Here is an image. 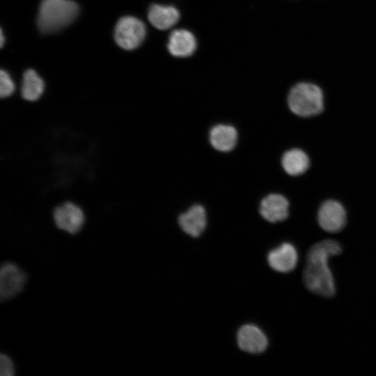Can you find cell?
Returning <instances> with one entry per match:
<instances>
[{
  "instance_id": "obj_4",
  "label": "cell",
  "mask_w": 376,
  "mask_h": 376,
  "mask_svg": "<svg viewBox=\"0 0 376 376\" xmlns=\"http://www.w3.org/2000/svg\"><path fill=\"white\" fill-rule=\"evenodd\" d=\"M146 36V27L140 19L126 16L117 22L114 38L116 43L123 49L132 50L138 47Z\"/></svg>"
},
{
  "instance_id": "obj_17",
  "label": "cell",
  "mask_w": 376,
  "mask_h": 376,
  "mask_svg": "<svg viewBox=\"0 0 376 376\" xmlns=\"http://www.w3.org/2000/svg\"><path fill=\"white\" fill-rule=\"evenodd\" d=\"M15 84L8 75L3 70H1L0 73V96L1 98H5L10 96L15 91Z\"/></svg>"
},
{
  "instance_id": "obj_2",
  "label": "cell",
  "mask_w": 376,
  "mask_h": 376,
  "mask_svg": "<svg viewBox=\"0 0 376 376\" xmlns=\"http://www.w3.org/2000/svg\"><path fill=\"white\" fill-rule=\"evenodd\" d=\"M78 5L72 0H42L39 7L37 24L43 33L61 30L77 16Z\"/></svg>"
},
{
  "instance_id": "obj_12",
  "label": "cell",
  "mask_w": 376,
  "mask_h": 376,
  "mask_svg": "<svg viewBox=\"0 0 376 376\" xmlns=\"http://www.w3.org/2000/svg\"><path fill=\"white\" fill-rule=\"evenodd\" d=\"M167 47L169 52L173 56L187 57L195 52L196 40L190 31L185 29H176L171 33Z\"/></svg>"
},
{
  "instance_id": "obj_1",
  "label": "cell",
  "mask_w": 376,
  "mask_h": 376,
  "mask_svg": "<svg viewBox=\"0 0 376 376\" xmlns=\"http://www.w3.org/2000/svg\"><path fill=\"white\" fill-rule=\"evenodd\" d=\"M340 253V244L331 240L315 243L308 249L303 280L311 292L324 297L334 295V280L328 261L330 257Z\"/></svg>"
},
{
  "instance_id": "obj_10",
  "label": "cell",
  "mask_w": 376,
  "mask_h": 376,
  "mask_svg": "<svg viewBox=\"0 0 376 376\" xmlns=\"http://www.w3.org/2000/svg\"><path fill=\"white\" fill-rule=\"evenodd\" d=\"M269 265L279 272H289L294 269L297 263V253L290 243H283L272 250L267 256Z\"/></svg>"
},
{
  "instance_id": "obj_6",
  "label": "cell",
  "mask_w": 376,
  "mask_h": 376,
  "mask_svg": "<svg viewBox=\"0 0 376 376\" xmlns=\"http://www.w3.org/2000/svg\"><path fill=\"white\" fill-rule=\"evenodd\" d=\"M53 219L58 229L74 235L81 230L85 222V216L78 205L71 202H65L54 210Z\"/></svg>"
},
{
  "instance_id": "obj_13",
  "label": "cell",
  "mask_w": 376,
  "mask_h": 376,
  "mask_svg": "<svg viewBox=\"0 0 376 376\" xmlns=\"http://www.w3.org/2000/svg\"><path fill=\"white\" fill-rule=\"evenodd\" d=\"M148 18L155 28L166 30L178 22L180 13L172 6L152 4L148 9Z\"/></svg>"
},
{
  "instance_id": "obj_11",
  "label": "cell",
  "mask_w": 376,
  "mask_h": 376,
  "mask_svg": "<svg viewBox=\"0 0 376 376\" xmlns=\"http://www.w3.org/2000/svg\"><path fill=\"white\" fill-rule=\"evenodd\" d=\"M178 224L182 230L191 237H198L206 226V213L201 205L191 206L186 212L181 214Z\"/></svg>"
},
{
  "instance_id": "obj_3",
  "label": "cell",
  "mask_w": 376,
  "mask_h": 376,
  "mask_svg": "<svg viewBox=\"0 0 376 376\" xmlns=\"http://www.w3.org/2000/svg\"><path fill=\"white\" fill-rule=\"evenodd\" d=\"M288 104L290 109L298 116H314L323 109V94L315 84L299 83L291 88Z\"/></svg>"
},
{
  "instance_id": "obj_7",
  "label": "cell",
  "mask_w": 376,
  "mask_h": 376,
  "mask_svg": "<svg viewBox=\"0 0 376 376\" xmlns=\"http://www.w3.org/2000/svg\"><path fill=\"white\" fill-rule=\"evenodd\" d=\"M318 219L322 229L329 233H336L345 225V210L340 203L333 200L327 201L319 209Z\"/></svg>"
},
{
  "instance_id": "obj_18",
  "label": "cell",
  "mask_w": 376,
  "mask_h": 376,
  "mask_svg": "<svg viewBox=\"0 0 376 376\" xmlns=\"http://www.w3.org/2000/svg\"><path fill=\"white\" fill-rule=\"evenodd\" d=\"M15 374L14 363L9 356L1 354L0 375L1 376H13Z\"/></svg>"
},
{
  "instance_id": "obj_14",
  "label": "cell",
  "mask_w": 376,
  "mask_h": 376,
  "mask_svg": "<svg viewBox=\"0 0 376 376\" xmlns=\"http://www.w3.org/2000/svg\"><path fill=\"white\" fill-rule=\"evenodd\" d=\"M237 133L234 127L228 125H217L210 132V142L216 150L228 152L236 144Z\"/></svg>"
},
{
  "instance_id": "obj_9",
  "label": "cell",
  "mask_w": 376,
  "mask_h": 376,
  "mask_svg": "<svg viewBox=\"0 0 376 376\" xmlns=\"http://www.w3.org/2000/svg\"><path fill=\"white\" fill-rule=\"evenodd\" d=\"M288 207L289 203L283 196L271 194L262 200L259 211L265 219L275 223L288 217Z\"/></svg>"
},
{
  "instance_id": "obj_5",
  "label": "cell",
  "mask_w": 376,
  "mask_h": 376,
  "mask_svg": "<svg viewBox=\"0 0 376 376\" xmlns=\"http://www.w3.org/2000/svg\"><path fill=\"white\" fill-rule=\"evenodd\" d=\"M27 281L26 274L17 264L6 262L0 269V299H10L20 293Z\"/></svg>"
},
{
  "instance_id": "obj_15",
  "label": "cell",
  "mask_w": 376,
  "mask_h": 376,
  "mask_svg": "<svg viewBox=\"0 0 376 376\" xmlns=\"http://www.w3.org/2000/svg\"><path fill=\"white\" fill-rule=\"evenodd\" d=\"M281 164L287 173L297 175L306 171L309 165V159L302 150L292 149L284 153Z\"/></svg>"
},
{
  "instance_id": "obj_16",
  "label": "cell",
  "mask_w": 376,
  "mask_h": 376,
  "mask_svg": "<svg viewBox=\"0 0 376 376\" xmlns=\"http://www.w3.org/2000/svg\"><path fill=\"white\" fill-rule=\"evenodd\" d=\"M45 84L43 80L33 70H27L23 76L21 88L22 97L28 101L38 100L43 93Z\"/></svg>"
},
{
  "instance_id": "obj_19",
  "label": "cell",
  "mask_w": 376,
  "mask_h": 376,
  "mask_svg": "<svg viewBox=\"0 0 376 376\" xmlns=\"http://www.w3.org/2000/svg\"><path fill=\"white\" fill-rule=\"evenodd\" d=\"M4 40H3V32H2V30H1V46L2 47L3 45V42Z\"/></svg>"
},
{
  "instance_id": "obj_8",
  "label": "cell",
  "mask_w": 376,
  "mask_h": 376,
  "mask_svg": "<svg viewBox=\"0 0 376 376\" xmlns=\"http://www.w3.org/2000/svg\"><path fill=\"white\" fill-rule=\"evenodd\" d=\"M239 348L246 352L260 354L267 347L268 340L264 332L253 324H245L237 333Z\"/></svg>"
}]
</instances>
